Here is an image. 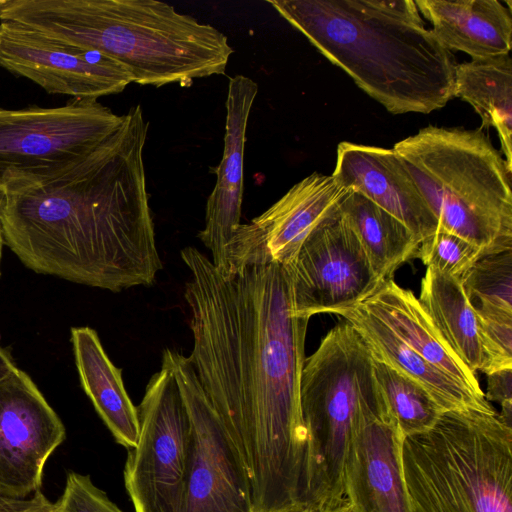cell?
Segmentation results:
<instances>
[{
  "label": "cell",
  "mask_w": 512,
  "mask_h": 512,
  "mask_svg": "<svg viewBox=\"0 0 512 512\" xmlns=\"http://www.w3.org/2000/svg\"><path fill=\"white\" fill-rule=\"evenodd\" d=\"M184 297L198 381L245 467L252 512H301L307 433L300 403L309 318L296 312L292 265L223 277L188 246Z\"/></svg>",
  "instance_id": "cell-1"
},
{
  "label": "cell",
  "mask_w": 512,
  "mask_h": 512,
  "mask_svg": "<svg viewBox=\"0 0 512 512\" xmlns=\"http://www.w3.org/2000/svg\"><path fill=\"white\" fill-rule=\"evenodd\" d=\"M148 126L133 106L75 169L0 194L4 243L27 268L112 292L155 281L163 265L143 162Z\"/></svg>",
  "instance_id": "cell-2"
},
{
  "label": "cell",
  "mask_w": 512,
  "mask_h": 512,
  "mask_svg": "<svg viewBox=\"0 0 512 512\" xmlns=\"http://www.w3.org/2000/svg\"><path fill=\"white\" fill-rule=\"evenodd\" d=\"M0 20L102 54L140 85L189 87L224 74L233 53L218 29L155 0H10Z\"/></svg>",
  "instance_id": "cell-3"
},
{
  "label": "cell",
  "mask_w": 512,
  "mask_h": 512,
  "mask_svg": "<svg viewBox=\"0 0 512 512\" xmlns=\"http://www.w3.org/2000/svg\"><path fill=\"white\" fill-rule=\"evenodd\" d=\"M268 3L389 112L427 114L454 97L453 55L424 26L386 17L366 0Z\"/></svg>",
  "instance_id": "cell-4"
},
{
  "label": "cell",
  "mask_w": 512,
  "mask_h": 512,
  "mask_svg": "<svg viewBox=\"0 0 512 512\" xmlns=\"http://www.w3.org/2000/svg\"><path fill=\"white\" fill-rule=\"evenodd\" d=\"M445 230L485 255L512 249L511 174L481 128L428 126L392 148Z\"/></svg>",
  "instance_id": "cell-5"
},
{
  "label": "cell",
  "mask_w": 512,
  "mask_h": 512,
  "mask_svg": "<svg viewBox=\"0 0 512 512\" xmlns=\"http://www.w3.org/2000/svg\"><path fill=\"white\" fill-rule=\"evenodd\" d=\"M402 468L413 512H512V427L496 411L443 412L404 437Z\"/></svg>",
  "instance_id": "cell-6"
},
{
  "label": "cell",
  "mask_w": 512,
  "mask_h": 512,
  "mask_svg": "<svg viewBox=\"0 0 512 512\" xmlns=\"http://www.w3.org/2000/svg\"><path fill=\"white\" fill-rule=\"evenodd\" d=\"M379 391L370 347L347 321L305 359L300 403L307 433L305 505L311 512H333L346 503L343 468L353 426Z\"/></svg>",
  "instance_id": "cell-7"
},
{
  "label": "cell",
  "mask_w": 512,
  "mask_h": 512,
  "mask_svg": "<svg viewBox=\"0 0 512 512\" xmlns=\"http://www.w3.org/2000/svg\"><path fill=\"white\" fill-rule=\"evenodd\" d=\"M98 100L22 109L0 107V194L45 182L84 162L122 124Z\"/></svg>",
  "instance_id": "cell-8"
},
{
  "label": "cell",
  "mask_w": 512,
  "mask_h": 512,
  "mask_svg": "<svg viewBox=\"0 0 512 512\" xmlns=\"http://www.w3.org/2000/svg\"><path fill=\"white\" fill-rule=\"evenodd\" d=\"M137 412L139 438L128 449L123 471L135 512H182L189 418L165 362L148 382Z\"/></svg>",
  "instance_id": "cell-9"
},
{
  "label": "cell",
  "mask_w": 512,
  "mask_h": 512,
  "mask_svg": "<svg viewBox=\"0 0 512 512\" xmlns=\"http://www.w3.org/2000/svg\"><path fill=\"white\" fill-rule=\"evenodd\" d=\"M189 418L188 459L182 512H252L243 462L183 354L163 351Z\"/></svg>",
  "instance_id": "cell-10"
},
{
  "label": "cell",
  "mask_w": 512,
  "mask_h": 512,
  "mask_svg": "<svg viewBox=\"0 0 512 512\" xmlns=\"http://www.w3.org/2000/svg\"><path fill=\"white\" fill-rule=\"evenodd\" d=\"M292 277L296 312L309 319L360 305L381 285L339 205L304 240Z\"/></svg>",
  "instance_id": "cell-11"
},
{
  "label": "cell",
  "mask_w": 512,
  "mask_h": 512,
  "mask_svg": "<svg viewBox=\"0 0 512 512\" xmlns=\"http://www.w3.org/2000/svg\"><path fill=\"white\" fill-rule=\"evenodd\" d=\"M345 193L332 175L305 177L250 223L238 226L218 272L228 277L249 265H293L304 240Z\"/></svg>",
  "instance_id": "cell-12"
},
{
  "label": "cell",
  "mask_w": 512,
  "mask_h": 512,
  "mask_svg": "<svg viewBox=\"0 0 512 512\" xmlns=\"http://www.w3.org/2000/svg\"><path fill=\"white\" fill-rule=\"evenodd\" d=\"M0 66L50 94L97 100L122 92L132 79L112 59L48 39L11 21L0 23Z\"/></svg>",
  "instance_id": "cell-13"
},
{
  "label": "cell",
  "mask_w": 512,
  "mask_h": 512,
  "mask_svg": "<svg viewBox=\"0 0 512 512\" xmlns=\"http://www.w3.org/2000/svg\"><path fill=\"white\" fill-rule=\"evenodd\" d=\"M65 427L30 376L16 368L0 381V496L40 490L43 468Z\"/></svg>",
  "instance_id": "cell-14"
},
{
  "label": "cell",
  "mask_w": 512,
  "mask_h": 512,
  "mask_svg": "<svg viewBox=\"0 0 512 512\" xmlns=\"http://www.w3.org/2000/svg\"><path fill=\"white\" fill-rule=\"evenodd\" d=\"M403 439L380 389L361 407L346 452L343 488L351 512H413L402 468Z\"/></svg>",
  "instance_id": "cell-15"
},
{
  "label": "cell",
  "mask_w": 512,
  "mask_h": 512,
  "mask_svg": "<svg viewBox=\"0 0 512 512\" xmlns=\"http://www.w3.org/2000/svg\"><path fill=\"white\" fill-rule=\"evenodd\" d=\"M345 192L356 191L394 216L421 243L438 220L393 149L341 142L331 174Z\"/></svg>",
  "instance_id": "cell-16"
},
{
  "label": "cell",
  "mask_w": 512,
  "mask_h": 512,
  "mask_svg": "<svg viewBox=\"0 0 512 512\" xmlns=\"http://www.w3.org/2000/svg\"><path fill=\"white\" fill-rule=\"evenodd\" d=\"M258 85L251 78H230L226 98L224 151L214 189L208 197L205 226L198 238L211 251L212 263L218 271L224 268L225 248L238 228L243 201V171L246 130Z\"/></svg>",
  "instance_id": "cell-17"
},
{
  "label": "cell",
  "mask_w": 512,
  "mask_h": 512,
  "mask_svg": "<svg viewBox=\"0 0 512 512\" xmlns=\"http://www.w3.org/2000/svg\"><path fill=\"white\" fill-rule=\"evenodd\" d=\"M433 26L436 38L449 51L472 59L509 54L512 47L511 10L498 0H416Z\"/></svg>",
  "instance_id": "cell-18"
},
{
  "label": "cell",
  "mask_w": 512,
  "mask_h": 512,
  "mask_svg": "<svg viewBox=\"0 0 512 512\" xmlns=\"http://www.w3.org/2000/svg\"><path fill=\"white\" fill-rule=\"evenodd\" d=\"M361 305L421 357L485 398L476 373L448 348L411 290L400 287L391 278L382 282Z\"/></svg>",
  "instance_id": "cell-19"
},
{
  "label": "cell",
  "mask_w": 512,
  "mask_h": 512,
  "mask_svg": "<svg viewBox=\"0 0 512 512\" xmlns=\"http://www.w3.org/2000/svg\"><path fill=\"white\" fill-rule=\"evenodd\" d=\"M71 343L81 386L96 412L118 444L134 448L138 412L125 389L122 370L112 363L94 329L71 328Z\"/></svg>",
  "instance_id": "cell-20"
},
{
  "label": "cell",
  "mask_w": 512,
  "mask_h": 512,
  "mask_svg": "<svg viewBox=\"0 0 512 512\" xmlns=\"http://www.w3.org/2000/svg\"><path fill=\"white\" fill-rule=\"evenodd\" d=\"M338 315L361 334L373 353L420 383L444 412L464 409L495 412L486 398L478 397L421 357L361 304Z\"/></svg>",
  "instance_id": "cell-21"
},
{
  "label": "cell",
  "mask_w": 512,
  "mask_h": 512,
  "mask_svg": "<svg viewBox=\"0 0 512 512\" xmlns=\"http://www.w3.org/2000/svg\"><path fill=\"white\" fill-rule=\"evenodd\" d=\"M418 300L448 348L472 372H483L477 317L460 279L427 267Z\"/></svg>",
  "instance_id": "cell-22"
},
{
  "label": "cell",
  "mask_w": 512,
  "mask_h": 512,
  "mask_svg": "<svg viewBox=\"0 0 512 512\" xmlns=\"http://www.w3.org/2000/svg\"><path fill=\"white\" fill-rule=\"evenodd\" d=\"M454 97L469 103L482 126L497 130L504 159L512 170V59L509 54L456 64Z\"/></svg>",
  "instance_id": "cell-23"
},
{
  "label": "cell",
  "mask_w": 512,
  "mask_h": 512,
  "mask_svg": "<svg viewBox=\"0 0 512 512\" xmlns=\"http://www.w3.org/2000/svg\"><path fill=\"white\" fill-rule=\"evenodd\" d=\"M339 209L358 237L380 283L415 258L420 242L394 216L356 191H347Z\"/></svg>",
  "instance_id": "cell-24"
},
{
  "label": "cell",
  "mask_w": 512,
  "mask_h": 512,
  "mask_svg": "<svg viewBox=\"0 0 512 512\" xmlns=\"http://www.w3.org/2000/svg\"><path fill=\"white\" fill-rule=\"evenodd\" d=\"M371 354L376 381L403 436L432 428L444 411L431 394L372 351Z\"/></svg>",
  "instance_id": "cell-25"
},
{
  "label": "cell",
  "mask_w": 512,
  "mask_h": 512,
  "mask_svg": "<svg viewBox=\"0 0 512 512\" xmlns=\"http://www.w3.org/2000/svg\"><path fill=\"white\" fill-rule=\"evenodd\" d=\"M460 282L473 308L512 312V249L482 256Z\"/></svg>",
  "instance_id": "cell-26"
},
{
  "label": "cell",
  "mask_w": 512,
  "mask_h": 512,
  "mask_svg": "<svg viewBox=\"0 0 512 512\" xmlns=\"http://www.w3.org/2000/svg\"><path fill=\"white\" fill-rule=\"evenodd\" d=\"M484 255L481 247L438 229L419 244L415 258L427 267L460 279Z\"/></svg>",
  "instance_id": "cell-27"
},
{
  "label": "cell",
  "mask_w": 512,
  "mask_h": 512,
  "mask_svg": "<svg viewBox=\"0 0 512 512\" xmlns=\"http://www.w3.org/2000/svg\"><path fill=\"white\" fill-rule=\"evenodd\" d=\"M474 310L481 346L486 357L483 373L512 369V312L493 308Z\"/></svg>",
  "instance_id": "cell-28"
},
{
  "label": "cell",
  "mask_w": 512,
  "mask_h": 512,
  "mask_svg": "<svg viewBox=\"0 0 512 512\" xmlns=\"http://www.w3.org/2000/svg\"><path fill=\"white\" fill-rule=\"evenodd\" d=\"M57 503L58 512H124L106 493L96 487L89 475L70 472Z\"/></svg>",
  "instance_id": "cell-29"
},
{
  "label": "cell",
  "mask_w": 512,
  "mask_h": 512,
  "mask_svg": "<svg viewBox=\"0 0 512 512\" xmlns=\"http://www.w3.org/2000/svg\"><path fill=\"white\" fill-rule=\"evenodd\" d=\"M487 401L499 403V418L512 427V369H503L487 374Z\"/></svg>",
  "instance_id": "cell-30"
},
{
  "label": "cell",
  "mask_w": 512,
  "mask_h": 512,
  "mask_svg": "<svg viewBox=\"0 0 512 512\" xmlns=\"http://www.w3.org/2000/svg\"><path fill=\"white\" fill-rule=\"evenodd\" d=\"M380 14L409 24L424 26L419 10L412 0H366Z\"/></svg>",
  "instance_id": "cell-31"
},
{
  "label": "cell",
  "mask_w": 512,
  "mask_h": 512,
  "mask_svg": "<svg viewBox=\"0 0 512 512\" xmlns=\"http://www.w3.org/2000/svg\"><path fill=\"white\" fill-rule=\"evenodd\" d=\"M0 512H58V506L39 490L25 498L0 496Z\"/></svg>",
  "instance_id": "cell-32"
},
{
  "label": "cell",
  "mask_w": 512,
  "mask_h": 512,
  "mask_svg": "<svg viewBox=\"0 0 512 512\" xmlns=\"http://www.w3.org/2000/svg\"><path fill=\"white\" fill-rule=\"evenodd\" d=\"M16 368V364L11 358L8 351L0 347V381L13 372Z\"/></svg>",
  "instance_id": "cell-33"
},
{
  "label": "cell",
  "mask_w": 512,
  "mask_h": 512,
  "mask_svg": "<svg viewBox=\"0 0 512 512\" xmlns=\"http://www.w3.org/2000/svg\"><path fill=\"white\" fill-rule=\"evenodd\" d=\"M4 244L5 243H4V238H3V231H2L1 221H0V266H1L2 250H3ZM0 276H1V269H0Z\"/></svg>",
  "instance_id": "cell-34"
},
{
  "label": "cell",
  "mask_w": 512,
  "mask_h": 512,
  "mask_svg": "<svg viewBox=\"0 0 512 512\" xmlns=\"http://www.w3.org/2000/svg\"><path fill=\"white\" fill-rule=\"evenodd\" d=\"M333 512H351V510H350L349 506L347 505V503H345L344 505L340 506Z\"/></svg>",
  "instance_id": "cell-35"
},
{
  "label": "cell",
  "mask_w": 512,
  "mask_h": 512,
  "mask_svg": "<svg viewBox=\"0 0 512 512\" xmlns=\"http://www.w3.org/2000/svg\"><path fill=\"white\" fill-rule=\"evenodd\" d=\"M9 3H10V0H0V16H1L2 12L5 10V8L8 6Z\"/></svg>",
  "instance_id": "cell-36"
},
{
  "label": "cell",
  "mask_w": 512,
  "mask_h": 512,
  "mask_svg": "<svg viewBox=\"0 0 512 512\" xmlns=\"http://www.w3.org/2000/svg\"><path fill=\"white\" fill-rule=\"evenodd\" d=\"M301 512H311V511H310V510H308V509H305V510H303V511H301Z\"/></svg>",
  "instance_id": "cell-37"
}]
</instances>
